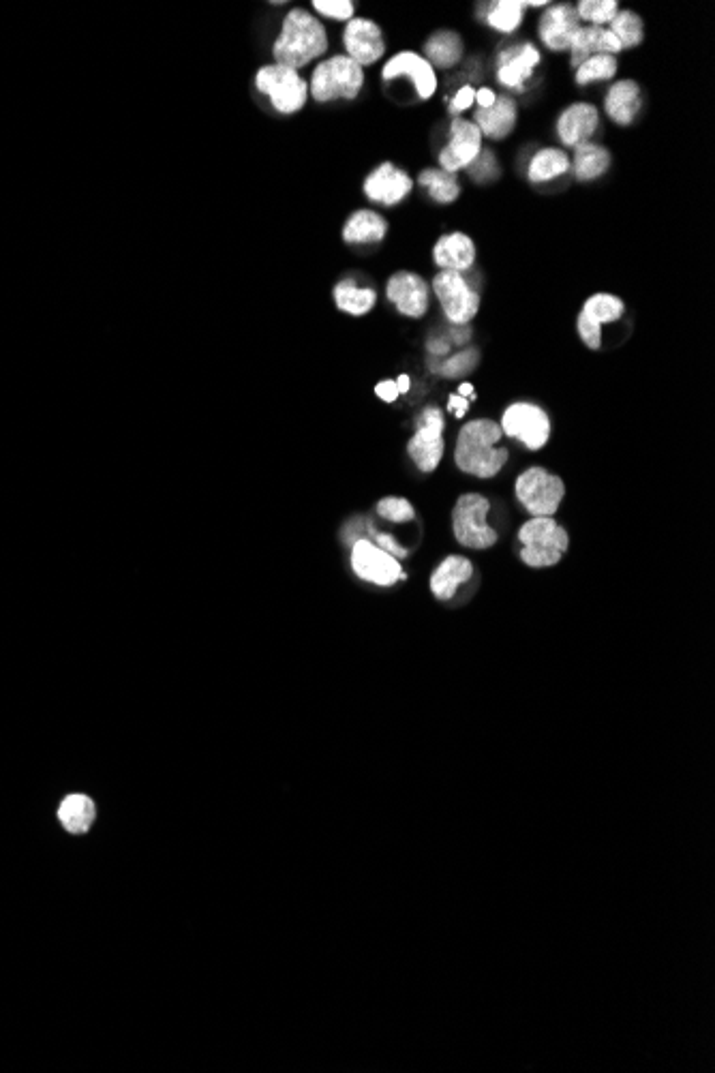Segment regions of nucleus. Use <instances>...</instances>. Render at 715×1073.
Instances as JSON below:
<instances>
[{
    "label": "nucleus",
    "mask_w": 715,
    "mask_h": 1073,
    "mask_svg": "<svg viewBox=\"0 0 715 1073\" xmlns=\"http://www.w3.org/2000/svg\"><path fill=\"white\" fill-rule=\"evenodd\" d=\"M501 437H504V431L495 420L480 418L465 422L454 448V461L459 470L476 478L497 476L510 457L508 448L497 446Z\"/></svg>",
    "instance_id": "1"
},
{
    "label": "nucleus",
    "mask_w": 715,
    "mask_h": 1073,
    "mask_svg": "<svg viewBox=\"0 0 715 1073\" xmlns=\"http://www.w3.org/2000/svg\"><path fill=\"white\" fill-rule=\"evenodd\" d=\"M326 50L328 35L324 24L313 18L309 11L292 9L285 15L272 56H275L277 65L298 71L326 54Z\"/></svg>",
    "instance_id": "2"
},
{
    "label": "nucleus",
    "mask_w": 715,
    "mask_h": 1073,
    "mask_svg": "<svg viewBox=\"0 0 715 1073\" xmlns=\"http://www.w3.org/2000/svg\"><path fill=\"white\" fill-rule=\"evenodd\" d=\"M364 86V71L347 54L332 56L319 63L313 71L309 93L315 101L326 103L334 99H356Z\"/></svg>",
    "instance_id": "3"
},
{
    "label": "nucleus",
    "mask_w": 715,
    "mask_h": 1073,
    "mask_svg": "<svg viewBox=\"0 0 715 1073\" xmlns=\"http://www.w3.org/2000/svg\"><path fill=\"white\" fill-rule=\"evenodd\" d=\"M519 538L525 544L521 559L531 568L555 566L570 544L566 530L559 527L553 517H534L527 521L521 527Z\"/></svg>",
    "instance_id": "4"
},
{
    "label": "nucleus",
    "mask_w": 715,
    "mask_h": 1073,
    "mask_svg": "<svg viewBox=\"0 0 715 1073\" xmlns=\"http://www.w3.org/2000/svg\"><path fill=\"white\" fill-rule=\"evenodd\" d=\"M489 500L480 493L461 495L452 510L454 536L467 549H489L497 542V532L486 525Z\"/></svg>",
    "instance_id": "5"
},
{
    "label": "nucleus",
    "mask_w": 715,
    "mask_h": 1073,
    "mask_svg": "<svg viewBox=\"0 0 715 1073\" xmlns=\"http://www.w3.org/2000/svg\"><path fill=\"white\" fill-rule=\"evenodd\" d=\"M255 86L264 93L272 108L281 114H294L302 110L309 97V84L304 82L298 71L283 65H266L255 75Z\"/></svg>",
    "instance_id": "6"
},
{
    "label": "nucleus",
    "mask_w": 715,
    "mask_h": 1073,
    "mask_svg": "<svg viewBox=\"0 0 715 1073\" xmlns=\"http://www.w3.org/2000/svg\"><path fill=\"white\" fill-rule=\"evenodd\" d=\"M566 495L564 480L544 467H529L516 480V497L534 517H553Z\"/></svg>",
    "instance_id": "7"
},
{
    "label": "nucleus",
    "mask_w": 715,
    "mask_h": 1073,
    "mask_svg": "<svg viewBox=\"0 0 715 1073\" xmlns=\"http://www.w3.org/2000/svg\"><path fill=\"white\" fill-rule=\"evenodd\" d=\"M433 292L452 324L465 326L480 309V294L467 283L461 272L441 270L433 277Z\"/></svg>",
    "instance_id": "8"
},
{
    "label": "nucleus",
    "mask_w": 715,
    "mask_h": 1073,
    "mask_svg": "<svg viewBox=\"0 0 715 1073\" xmlns=\"http://www.w3.org/2000/svg\"><path fill=\"white\" fill-rule=\"evenodd\" d=\"M446 418L439 407H427L416 422V435L409 440L407 452L422 472H435L444 457Z\"/></svg>",
    "instance_id": "9"
},
{
    "label": "nucleus",
    "mask_w": 715,
    "mask_h": 1073,
    "mask_svg": "<svg viewBox=\"0 0 715 1073\" xmlns=\"http://www.w3.org/2000/svg\"><path fill=\"white\" fill-rule=\"evenodd\" d=\"M499 427L512 440L523 442L529 450L544 448L551 437L549 414L534 403H512L504 412Z\"/></svg>",
    "instance_id": "10"
},
{
    "label": "nucleus",
    "mask_w": 715,
    "mask_h": 1073,
    "mask_svg": "<svg viewBox=\"0 0 715 1073\" xmlns=\"http://www.w3.org/2000/svg\"><path fill=\"white\" fill-rule=\"evenodd\" d=\"M482 153V133L474 125V120L463 116L454 118L450 123V142L441 148L439 165L444 172L456 174L467 170L476 157Z\"/></svg>",
    "instance_id": "11"
},
{
    "label": "nucleus",
    "mask_w": 715,
    "mask_h": 1073,
    "mask_svg": "<svg viewBox=\"0 0 715 1073\" xmlns=\"http://www.w3.org/2000/svg\"><path fill=\"white\" fill-rule=\"evenodd\" d=\"M352 566L360 579L375 585H394L405 579V572L401 570L397 557H392L364 538L354 542Z\"/></svg>",
    "instance_id": "12"
},
{
    "label": "nucleus",
    "mask_w": 715,
    "mask_h": 1073,
    "mask_svg": "<svg viewBox=\"0 0 715 1073\" xmlns=\"http://www.w3.org/2000/svg\"><path fill=\"white\" fill-rule=\"evenodd\" d=\"M626 311L621 298L613 294H593L585 300V305L578 313V337L589 350H600L602 347V326L613 324Z\"/></svg>",
    "instance_id": "13"
},
{
    "label": "nucleus",
    "mask_w": 715,
    "mask_h": 1073,
    "mask_svg": "<svg viewBox=\"0 0 715 1073\" xmlns=\"http://www.w3.org/2000/svg\"><path fill=\"white\" fill-rule=\"evenodd\" d=\"M382 75H384L386 82L407 80L409 84H414L418 99H422V101L431 99L435 95V90H437L435 69L431 67V63L427 58L416 54V52H401L397 56H392L386 63Z\"/></svg>",
    "instance_id": "14"
},
{
    "label": "nucleus",
    "mask_w": 715,
    "mask_h": 1073,
    "mask_svg": "<svg viewBox=\"0 0 715 1073\" xmlns=\"http://www.w3.org/2000/svg\"><path fill=\"white\" fill-rule=\"evenodd\" d=\"M540 60V50L531 41L510 45L497 56V82L504 88L525 90V82L534 75Z\"/></svg>",
    "instance_id": "15"
},
{
    "label": "nucleus",
    "mask_w": 715,
    "mask_h": 1073,
    "mask_svg": "<svg viewBox=\"0 0 715 1073\" xmlns=\"http://www.w3.org/2000/svg\"><path fill=\"white\" fill-rule=\"evenodd\" d=\"M343 45L347 50V56L360 67L377 63V60L386 52L382 28H379L375 22L364 20V18L349 20V24L343 30Z\"/></svg>",
    "instance_id": "16"
},
{
    "label": "nucleus",
    "mask_w": 715,
    "mask_h": 1073,
    "mask_svg": "<svg viewBox=\"0 0 715 1073\" xmlns=\"http://www.w3.org/2000/svg\"><path fill=\"white\" fill-rule=\"evenodd\" d=\"M386 292L392 305L399 309V313L407 317H414V320H418V317H422L429 311V302H431L429 283L420 275H416V272H407V270L394 272L388 281Z\"/></svg>",
    "instance_id": "17"
},
{
    "label": "nucleus",
    "mask_w": 715,
    "mask_h": 1073,
    "mask_svg": "<svg viewBox=\"0 0 715 1073\" xmlns=\"http://www.w3.org/2000/svg\"><path fill=\"white\" fill-rule=\"evenodd\" d=\"M581 18L572 5L559 3L553 7H546V11L538 20V35L546 48L553 52H566L570 50L572 39L581 28Z\"/></svg>",
    "instance_id": "18"
},
{
    "label": "nucleus",
    "mask_w": 715,
    "mask_h": 1073,
    "mask_svg": "<svg viewBox=\"0 0 715 1073\" xmlns=\"http://www.w3.org/2000/svg\"><path fill=\"white\" fill-rule=\"evenodd\" d=\"M412 187V178L403 170H399L394 163H382L364 180V193H367V198L384 206L403 202L407 195L412 193Z\"/></svg>",
    "instance_id": "19"
},
{
    "label": "nucleus",
    "mask_w": 715,
    "mask_h": 1073,
    "mask_svg": "<svg viewBox=\"0 0 715 1073\" xmlns=\"http://www.w3.org/2000/svg\"><path fill=\"white\" fill-rule=\"evenodd\" d=\"M600 129V112L591 103H572L557 118V135L561 144L576 148L587 144L591 135Z\"/></svg>",
    "instance_id": "20"
},
{
    "label": "nucleus",
    "mask_w": 715,
    "mask_h": 1073,
    "mask_svg": "<svg viewBox=\"0 0 715 1073\" xmlns=\"http://www.w3.org/2000/svg\"><path fill=\"white\" fill-rule=\"evenodd\" d=\"M516 120H519V108L506 95H497L491 108H478L474 112V125L480 129L482 138L486 135L493 142L506 140L514 131Z\"/></svg>",
    "instance_id": "21"
},
{
    "label": "nucleus",
    "mask_w": 715,
    "mask_h": 1073,
    "mask_svg": "<svg viewBox=\"0 0 715 1073\" xmlns=\"http://www.w3.org/2000/svg\"><path fill=\"white\" fill-rule=\"evenodd\" d=\"M619 52H621V45L611 30L604 26H581L570 45V65L576 69L591 56H598V54L617 56Z\"/></svg>",
    "instance_id": "22"
},
{
    "label": "nucleus",
    "mask_w": 715,
    "mask_h": 1073,
    "mask_svg": "<svg viewBox=\"0 0 715 1073\" xmlns=\"http://www.w3.org/2000/svg\"><path fill=\"white\" fill-rule=\"evenodd\" d=\"M433 260L441 270L463 272L476 262V245L467 234L452 232L441 236L433 247Z\"/></svg>",
    "instance_id": "23"
},
{
    "label": "nucleus",
    "mask_w": 715,
    "mask_h": 1073,
    "mask_svg": "<svg viewBox=\"0 0 715 1073\" xmlns=\"http://www.w3.org/2000/svg\"><path fill=\"white\" fill-rule=\"evenodd\" d=\"M604 112L615 125L630 127L641 112V86L634 80H619L608 88L604 99Z\"/></svg>",
    "instance_id": "24"
},
{
    "label": "nucleus",
    "mask_w": 715,
    "mask_h": 1073,
    "mask_svg": "<svg viewBox=\"0 0 715 1073\" xmlns=\"http://www.w3.org/2000/svg\"><path fill=\"white\" fill-rule=\"evenodd\" d=\"M471 574H474V566H471L467 557H461V555L446 557V562L441 564L431 577V589L435 598L450 600L456 594V589L471 579Z\"/></svg>",
    "instance_id": "25"
},
{
    "label": "nucleus",
    "mask_w": 715,
    "mask_h": 1073,
    "mask_svg": "<svg viewBox=\"0 0 715 1073\" xmlns=\"http://www.w3.org/2000/svg\"><path fill=\"white\" fill-rule=\"evenodd\" d=\"M388 232V223L375 210H358L343 225V240L349 245H373L382 243Z\"/></svg>",
    "instance_id": "26"
},
{
    "label": "nucleus",
    "mask_w": 715,
    "mask_h": 1073,
    "mask_svg": "<svg viewBox=\"0 0 715 1073\" xmlns=\"http://www.w3.org/2000/svg\"><path fill=\"white\" fill-rule=\"evenodd\" d=\"M463 52V39L459 33H454V30H437V33H433L427 43H424V54H427V60L433 69H452L454 65L461 63Z\"/></svg>",
    "instance_id": "27"
},
{
    "label": "nucleus",
    "mask_w": 715,
    "mask_h": 1073,
    "mask_svg": "<svg viewBox=\"0 0 715 1073\" xmlns=\"http://www.w3.org/2000/svg\"><path fill=\"white\" fill-rule=\"evenodd\" d=\"M95 802L82 793L67 795L58 806V821L69 834H86V831L95 823Z\"/></svg>",
    "instance_id": "28"
},
{
    "label": "nucleus",
    "mask_w": 715,
    "mask_h": 1073,
    "mask_svg": "<svg viewBox=\"0 0 715 1073\" xmlns=\"http://www.w3.org/2000/svg\"><path fill=\"white\" fill-rule=\"evenodd\" d=\"M611 163H613V157L604 146L587 142L574 148V159L570 161V168H574V176L578 180L589 183V180H596L602 174H606V170L611 168Z\"/></svg>",
    "instance_id": "29"
},
{
    "label": "nucleus",
    "mask_w": 715,
    "mask_h": 1073,
    "mask_svg": "<svg viewBox=\"0 0 715 1073\" xmlns=\"http://www.w3.org/2000/svg\"><path fill=\"white\" fill-rule=\"evenodd\" d=\"M527 7H549V3H546V0H538V3H531V0H499V3H493L489 13H486V22H489V26L495 28L497 33L510 35L523 24Z\"/></svg>",
    "instance_id": "30"
},
{
    "label": "nucleus",
    "mask_w": 715,
    "mask_h": 1073,
    "mask_svg": "<svg viewBox=\"0 0 715 1073\" xmlns=\"http://www.w3.org/2000/svg\"><path fill=\"white\" fill-rule=\"evenodd\" d=\"M570 170V157L561 148H542L531 157L527 178L531 183H549V180L564 176Z\"/></svg>",
    "instance_id": "31"
},
{
    "label": "nucleus",
    "mask_w": 715,
    "mask_h": 1073,
    "mask_svg": "<svg viewBox=\"0 0 715 1073\" xmlns=\"http://www.w3.org/2000/svg\"><path fill=\"white\" fill-rule=\"evenodd\" d=\"M418 183L427 189L431 198L439 204H452L459 200V195H461V185H459V180H456V174L444 172L441 168L422 170L418 176Z\"/></svg>",
    "instance_id": "32"
},
{
    "label": "nucleus",
    "mask_w": 715,
    "mask_h": 1073,
    "mask_svg": "<svg viewBox=\"0 0 715 1073\" xmlns=\"http://www.w3.org/2000/svg\"><path fill=\"white\" fill-rule=\"evenodd\" d=\"M608 30H611V33L615 35V39L619 41L621 50H634L645 39L643 18L638 13L630 11V9H623V11L619 9V13L615 15V20L608 24Z\"/></svg>",
    "instance_id": "33"
},
{
    "label": "nucleus",
    "mask_w": 715,
    "mask_h": 1073,
    "mask_svg": "<svg viewBox=\"0 0 715 1073\" xmlns=\"http://www.w3.org/2000/svg\"><path fill=\"white\" fill-rule=\"evenodd\" d=\"M375 292L369 287H356L352 281H343L334 287V302L349 315H364L375 305Z\"/></svg>",
    "instance_id": "34"
},
{
    "label": "nucleus",
    "mask_w": 715,
    "mask_h": 1073,
    "mask_svg": "<svg viewBox=\"0 0 715 1073\" xmlns=\"http://www.w3.org/2000/svg\"><path fill=\"white\" fill-rule=\"evenodd\" d=\"M619 71V60L611 54H598L587 58L583 65L576 67V84L587 86L591 82L613 80Z\"/></svg>",
    "instance_id": "35"
},
{
    "label": "nucleus",
    "mask_w": 715,
    "mask_h": 1073,
    "mask_svg": "<svg viewBox=\"0 0 715 1073\" xmlns=\"http://www.w3.org/2000/svg\"><path fill=\"white\" fill-rule=\"evenodd\" d=\"M574 9L583 22H591V26H602L615 20V15L619 13V3L617 0H581Z\"/></svg>",
    "instance_id": "36"
},
{
    "label": "nucleus",
    "mask_w": 715,
    "mask_h": 1073,
    "mask_svg": "<svg viewBox=\"0 0 715 1073\" xmlns=\"http://www.w3.org/2000/svg\"><path fill=\"white\" fill-rule=\"evenodd\" d=\"M377 515L394 523H405L416 517L414 506L409 504L403 497H386V500L377 502Z\"/></svg>",
    "instance_id": "37"
},
{
    "label": "nucleus",
    "mask_w": 715,
    "mask_h": 1073,
    "mask_svg": "<svg viewBox=\"0 0 715 1073\" xmlns=\"http://www.w3.org/2000/svg\"><path fill=\"white\" fill-rule=\"evenodd\" d=\"M313 7L317 13L332 20H352L354 15V3H349V0H315Z\"/></svg>",
    "instance_id": "38"
},
{
    "label": "nucleus",
    "mask_w": 715,
    "mask_h": 1073,
    "mask_svg": "<svg viewBox=\"0 0 715 1073\" xmlns=\"http://www.w3.org/2000/svg\"><path fill=\"white\" fill-rule=\"evenodd\" d=\"M478 362V352L476 350H469V352H461L456 354L454 358H450L446 365H444V375L448 377H461L463 373H469L471 369L476 367Z\"/></svg>",
    "instance_id": "39"
},
{
    "label": "nucleus",
    "mask_w": 715,
    "mask_h": 1073,
    "mask_svg": "<svg viewBox=\"0 0 715 1073\" xmlns=\"http://www.w3.org/2000/svg\"><path fill=\"white\" fill-rule=\"evenodd\" d=\"M476 103V88L474 86H463L456 90V95L448 101V112L454 114L456 118H459L463 112H467L471 105Z\"/></svg>",
    "instance_id": "40"
},
{
    "label": "nucleus",
    "mask_w": 715,
    "mask_h": 1073,
    "mask_svg": "<svg viewBox=\"0 0 715 1073\" xmlns=\"http://www.w3.org/2000/svg\"><path fill=\"white\" fill-rule=\"evenodd\" d=\"M467 172L471 174V178H476V180L493 178L497 174V165H495V159H493V155L489 153V150H482V153L476 157V161L469 165Z\"/></svg>",
    "instance_id": "41"
},
{
    "label": "nucleus",
    "mask_w": 715,
    "mask_h": 1073,
    "mask_svg": "<svg viewBox=\"0 0 715 1073\" xmlns=\"http://www.w3.org/2000/svg\"><path fill=\"white\" fill-rule=\"evenodd\" d=\"M369 532H371V536H373V538L377 540V547H379V549H382V551L390 553L392 557H397V559H403V557H407V551H405L403 547H399V544H397V540H394L392 536H388V534H382V532H375L371 525H369Z\"/></svg>",
    "instance_id": "42"
},
{
    "label": "nucleus",
    "mask_w": 715,
    "mask_h": 1073,
    "mask_svg": "<svg viewBox=\"0 0 715 1073\" xmlns=\"http://www.w3.org/2000/svg\"><path fill=\"white\" fill-rule=\"evenodd\" d=\"M375 392H377V397H382V401H386V403H394L401 395L399 388H397V382H392V380L377 384Z\"/></svg>",
    "instance_id": "43"
},
{
    "label": "nucleus",
    "mask_w": 715,
    "mask_h": 1073,
    "mask_svg": "<svg viewBox=\"0 0 715 1073\" xmlns=\"http://www.w3.org/2000/svg\"><path fill=\"white\" fill-rule=\"evenodd\" d=\"M448 412H454L456 418H463L469 410V399L465 397H459V395H450L448 397V405H446Z\"/></svg>",
    "instance_id": "44"
},
{
    "label": "nucleus",
    "mask_w": 715,
    "mask_h": 1073,
    "mask_svg": "<svg viewBox=\"0 0 715 1073\" xmlns=\"http://www.w3.org/2000/svg\"><path fill=\"white\" fill-rule=\"evenodd\" d=\"M495 99H497V93L489 86H482V88L476 90V103H478V108H482V110L491 108V105L495 103Z\"/></svg>",
    "instance_id": "45"
},
{
    "label": "nucleus",
    "mask_w": 715,
    "mask_h": 1073,
    "mask_svg": "<svg viewBox=\"0 0 715 1073\" xmlns=\"http://www.w3.org/2000/svg\"><path fill=\"white\" fill-rule=\"evenodd\" d=\"M459 397H465V399H469V401H474V399H476V395H474V386L467 384V382H463V384L459 386Z\"/></svg>",
    "instance_id": "46"
},
{
    "label": "nucleus",
    "mask_w": 715,
    "mask_h": 1073,
    "mask_svg": "<svg viewBox=\"0 0 715 1073\" xmlns=\"http://www.w3.org/2000/svg\"><path fill=\"white\" fill-rule=\"evenodd\" d=\"M429 347H431V352H435V354H444V352H448V343H441V341L429 343Z\"/></svg>",
    "instance_id": "47"
},
{
    "label": "nucleus",
    "mask_w": 715,
    "mask_h": 1073,
    "mask_svg": "<svg viewBox=\"0 0 715 1073\" xmlns=\"http://www.w3.org/2000/svg\"><path fill=\"white\" fill-rule=\"evenodd\" d=\"M397 388H399V392H407V390H409V377H407V375H401V377H399V380H397Z\"/></svg>",
    "instance_id": "48"
}]
</instances>
